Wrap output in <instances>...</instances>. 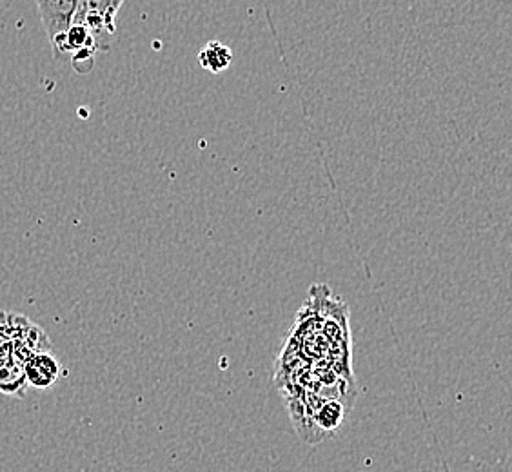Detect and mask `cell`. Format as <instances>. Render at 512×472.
<instances>
[{
    "label": "cell",
    "mask_w": 512,
    "mask_h": 472,
    "mask_svg": "<svg viewBox=\"0 0 512 472\" xmlns=\"http://www.w3.org/2000/svg\"><path fill=\"white\" fill-rule=\"evenodd\" d=\"M347 320V305L329 287H313L278 356L276 385L304 442L311 440L313 418L325 402L355 404Z\"/></svg>",
    "instance_id": "cell-1"
},
{
    "label": "cell",
    "mask_w": 512,
    "mask_h": 472,
    "mask_svg": "<svg viewBox=\"0 0 512 472\" xmlns=\"http://www.w3.org/2000/svg\"><path fill=\"white\" fill-rule=\"evenodd\" d=\"M124 0H80L75 15L77 24L88 28L95 37L100 51L109 50V40L117 31V15Z\"/></svg>",
    "instance_id": "cell-2"
},
{
    "label": "cell",
    "mask_w": 512,
    "mask_h": 472,
    "mask_svg": "<svg viewBox=\"0 0 512 472\" xmlns=\"http://www.w3.org/2000/svg\"><path fill=\"white\" fill-rule=\"evenodd\" d=\"M37 6L44 31L53 40L73 24L80 0H37Z\"/></svg>",
    "instance_id": "cell-3"
},
{
    "label": "cell",
    "mask_w": 512,
    "mask_h": 472,
    "mask_svg": "<svg viewBox=\"0 0 512 472\" xmlns=\"http://www.w3.org/2000/svg\"><path fill=\"white\" fill-rule=\"evenodd\" d=\"M22 367H24L26 384H30L35 389H48L59 380V360L51 354V351L31 354Z\"/></svg>",
    "instance_id": "cell-4"
},
{
    "label": "cell",
    "mask_w": 512,
    "mask_h": 472,
    "mask_svg": "<svg viewBox=\"0 0 512 472\" xmlns=\"http://www.w3.org/2000/svg\"><path fill=\"white\" fill-rule=\"evenodd\" d=\"M231 62H233V51L227 44L218 42V40L207 42L202 51L198 53V64L213 75L226 71L231 66Z\"/></svg>",
    "instance_id": "cell-5"
},
{
    "label": "cell",
    "mask_w": 512,
    "mask_h": 472,
    "mask_svg": "<svg viewBox=\"0 0 512 472\" xmlns=\"http://www.w3.org/2000/svg\"><path fill=\"white\" fill-rule=\"evenodd\" d=\"M26 387L24 367L20 360H4L0 362V393L22 396Z\"/></svg>",
    "instance_id": "cell-6"
}]
</instances>
